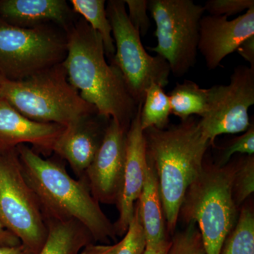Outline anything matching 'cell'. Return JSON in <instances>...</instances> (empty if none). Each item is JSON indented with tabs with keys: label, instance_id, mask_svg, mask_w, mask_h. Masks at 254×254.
Returning <instances> with one entry per match:
<instances>
[{
	"label": "cell",
	"instance_id": "6da1fadb",
	"mask_svg": "<svg viewBox=\"0 0 254 254\" xmlns=\"http://www.w3.org/2000/svg\"><path fill=\"white\" fill-rule=\"evenodd\" d=\"M65 33L67 52L63 64L70 84L99 116L113 119L128 129L138 105L118 68L107 62L101 37L83 18Z\"/></svg>",
	"mask_w": 254,
	"mask_h": 254
},
{
	"label": "cell",
	"instance_id": "7a4b0ae2",
	"mask_svg": "<svg viewBox=\"0 0 254 254\" xmlns=\"http://www.w3.org/2000/svg\"><path fill=\"white\" fill-rule=\"evenodd\" d=\"M16 148L23 175L45 220H76L86 227L94 242L117 238L114 224L92 195L84 177L74 180L61 164L43 158L27 145Z\"/></svg>",
	"mask_w": 254,
	"mask_h": 254
},
{
	"label": "cell",
	"instance_id": "3957f363",
	"mask_svg": "<svg viewBox=\"0 0 254 254\" xmlns=\"http://www.w3.org/2000/svg\"><path fill=\"white\" fill-rule=\"evenodd\" d=\"M194 117L165 129L143 131L147 158L158 177L168 233L176 230L185 193L203 169L210 143Z\"/></svg>",
	"mask_w": 254,
	"mask_h": 254
},
{
	"label": "cell",
	"instance_id": "277c9868",
	"mask_svg": "<svg viewBox=\"0 0 254 254\" xmlns=\"http://www.w3.org/2000/svg\"><path fill=\"white\" fill-rule=\"evenodd\" d=\"M235 162L220 166L204 160L199 176L190 185L180 207L185 223L196 224L206 254H219L237 221L232 195Z\"/></svg>",
	"mask_w": 254,
	"mask_h": 254
},
{
	"label": "cell",
	"instance_id": "5b68a950",
	"mask_svg": "<svg viewBox=\"0 0 254 254\" xmlns=\"http://www.w3.org/2000/svg\"><path fill=\"white\" fill-rule=\"evenodd\" d=\"M0 98L33 121L66 127L88 115L98 114L68 81L63 63L22 81L4 78Z\"/></svg>",
	"mask_w": 254,
	"mask_h": 254
},
{
	"label": "cell",
	"instance_id": "8992f818",
	"mask_svg": "<svg viewBox=\"0 0 254 254\" xmlns=\"http://www.w3.org/2000/svg\"><path fill=\"white\" fill-rule=\"evenodd\" d=\"M148 10L158 43L148 50L166 60L174 76L182 77L196 63L204 7L192 0H148Z\"/></svg>",
	"mask_w": 254,
	"mask_h": 254
},
{
	"label": "cell",
	"instance_id": "52a82bcc",
	"mask_svg": "<svg viewBox=\"0 0 254 254\" xmlns=\"http://www.w3.org/2000/svg\"><path fill=\"white\" fill-rule=\"evenodd\" d=\"M66 38L50 24L24 28L0 19V74L22 81L63 63Z\"/></svg>",
	"mask_w": 254,
	"mask_h": 254
},
{
	"label": "cell",
	"instance_id": "ba28073f",
	"mask_svg": "<svg viewBox=\"0 0 254 254\" xmlns=\"http://www.w3.org/2000/svg\"><path fill=\"white\" fill-rule=\"evenodd\" d=\"M106 11L115 47L111 63L118 68L130 95L140 104L150 85L155 83L162 88L168 85L170 66L159 55L151 56L147 53L139 32L128 18L124 0H110Z\"/></svg>",
	"mask_w": 254,
	"mask_h": 254
},
{
	"label": "cell",
	"instance_id": "9c48e42d",
	"mask_svg": "<svg viewBox=\"0 0 254 254\" xmlns=\"http://www.w3.org/2000/svg\"><path fill=\"white\" fill-rule=\"evenodd\" d=\"M0 221L21 245L39 253L48 226L23 175L16 148L0 153Z\"/></svg>",
	"mask_w": 254,
	"mask_h": 254
},
{
	"label": "cell",
	"instance_id": "30bf717a",
	"mask_svg": "<svg viewBox=\"0 0 254 254\" xmlns=\"http://www.w3.org/2000/svg\"><path fill=\"white\" fill-rule=\"evenodd\" d=\"M208 108L198 124L210 145L222 134L244 133L252 123L249 110L254 105V68L240 65L228 85L208 88Z\"/></svg>",
	"mask_w": 254,
	"mask_h": 254
},
{
	"label": "cell",
	"instance_id": "8fae6325",
	"mask_svg": "<svg viewBox=\"0 0 254 254\" xmlns=\"http://www.w3.org/2000/svg\"><path fill=\"white\" fill-rule=\"evenodd\" d=\"M127 130L110 119L103 141L83 176L92 195L99 203L118 202L123 186Z\"/></svg>",
	"mask_w": 254,
	"mask_h": 254
},
{
	"label": "cell",
	"instance_id": "7c38bea8",
	"mask_svg": "<svg viewBox=\"0 0 254 254\" xmlns=\"http://www.w3.org/2000/svg\"><path fill=\"white\" fill-rule=\"evenodd\" d=\"M141 106L142 103L138 104L136 115L127 131L123 186L116 203L119 218L114 224L117 236H123L128 230L146 175L148 163L145 139L141 125Z\"/></svg>",
	"mask_w": 254,
	"mask_h": 254
},
{
	"label": "cell",
	"instance_id": "4fadbf2b",
	"mask_svg": "<svg viewBox=\"0 0 254 254\" xmlns=\"http://www.w3.org/2000/svg\"><path fill=\"white\" fill-rule=\"evenodd\" d=\"M254 36V6L232 20L226 16L206 15L200 21L198 51L208 69H215L227 55Z\"/></svg>",
	"mask_w": 254,
	"mask_h": 254
},
{
	"label": "cell",
	"instance_id": "5bb4252c",
	"mask_svg": "<svg viewBox=\"0 0 254 254\" xmlns=\"http://www.w3.org/2000/svg\"><path fill=\"white\" fill-rule=\"evenodd\" d=\"M55 123L33 121L0 98V153L31 144L38 154L49 155L65 128Z\"/></svg>",
	"mask_w": 254,
	"mask_h": 254
},
{
	"label": "cell",
	"instance_id": "9a60e30c",
	"mask_svg": "<svg viewBox=\"0 0 254 254\" xmlns=\"http://www.w3.org/2000/svg\"><path fill=\"white\" fill-rule=\"evenodd\" d=\"M104 120L98 114L80 118L65 127L55 143L53 152L66 160L80 178L84 176L103 141L108 124L104 126Z\"/></svg>",
	"mask_w": 254,
	"mask_h": 254
},
{
	"label": "cell",
	"instance_id": "2e32d148",
	"mask_svg": "<svg viewBox=\"0 0 254 254\" xmlns=\"http://www.w3.org/2000/svg\"><path fill=\"white\" fill-rule=\"evenodd\" d=\"M73 14L65 0H0V19L20 28L53 23L66 31L73 24Z\"/></svg>",
	"mask_w": 254,
	"mask_h": 254
},
{
	"label": "cell",
	"instance_id": "e0dca14e",
	"mask_svg": "<svg viewBox=\"0 0 254 254\" xmlns=\"http://www.w3.org/2000/svg\"><path fill=\"white\" fill-rule=\"evenodd\" d=\"M144 185L137 200L138 215L144 231L146 246L155 247L168 240L158 177L153 164L147 158Z\"/></svg>",
	"mask_w": 254,
	"mask_h": 254
},
{
	"label": "cell",
	"instance_id": "ac0fdd59",
	"mask_svg": "<svg viewBox=\"0 0 254 254\" xmlns=\"http://www.w3.org/2000/svg\"><path fill=\"white\" fill-rule=\"evenodd\" d=\"M48 236L38 254H80L94 243L88 230L74 220H46Z\"/></svg>",
	"mask_w": 254,
	"mask_h": 254
},
{
	"label": "cell",
	"instance_id": "d6986e66",
	"mask_svg": "<svg viewBox=\"0 0 254 254\" xmlns=\"http://www.w3.org/2000/svg\"><path fill=\"white\" fill-rule=\"evenodd\" d=\"M171 114L185 121L190 117L203 118L208 111L209 90L200 88L194 81L177 83L168 95Z\"/></svg>",
	"mask_w": 254,
	"mask_h": 254
},
{
	"label": "cell",
	"instance_id": "ffe728a7",
	"mask_svg": "<svg viewBox=\"0 0 254 254\" xmlns=\"http://www.w3.org/2000/svg\"><path fill=\"white\" fill-rule=\"evenodd\" d=\"M70 4L73 12L81 15L101 37L105 55L111 61L115 56V47L105 0H71Z\"/></svg>",
	"mask_w": 254,
	"mask_h": 254
},
{
	"label": "cell",
	"instance_id": "44dd1931",
	"mask_svg": "<svg viewBox=\"0 0 254 254\" xmlns=\"http://www.w3.org/2000/svg\"><path fill=\"white\" fill-rule=\"evenodd\" d=\"M171 107L168 95L163 88L153 83L145 93L141 110L142 129L155 128L165 129L170 123Z\"/></svg>",
	"mask_w": 254,
	"mask_h": 254
},
{
	"label": "cell",
	"instance_id": "7402d4cb",
	"mask_svg": "<svg viewBox=\"0 0 254 254\" xmlns=\"http://www.w3.org/2000/svg\"><path fill=\"white\" fill-rule=\"evenodd\" d=\"M219 254H254V214L252 208H242L236 225L225 239Z\"/></svg>",
	"mask_w": 254,
	"mask_h": 254
},
{
	"label": "cell",
	"instance_id": "603a6c76",
	"mask_svg": "<svg viewBox=\"0 0 254 254\" xmlns=\"http://www.w3.org/2000/svg\"><path fill=\"white\" fill-rule=\"evenodd\" d=\"M254 191V157L244 155L235 162L232 182V195L237 207L245 201Z\"/></svg>",
	"mask_w": 254,
	"mask_h": 254
},
{
	"label": "cell",
	"instance_id": "cb8c5ba5",
	"mask_svg": "<svg viewBox=\"0 0 254 254\" xmlns=\"http://www.w3.org/2000/svg\"><path fill=\"white\" fill-rule=\"evenodd\" d=\"M167 254H206L196 224H187L186 228L175 232Z\"/></svg>",
	"mask_w": 254,
	"mask_h": 254
},
{
	"label": "cell",
	"instance_id": "d4e9b609",
	"mask_svg": "<svg viewBox=\"0 0 254 254\" xmlns=\"http://www.w3.org/2000/svg\"><path fill=\"white\" fill-rule=\"evenodd\" d=\"M145 247L146 240L136 203L133 218L125 237L120 242L116 254H143Z\"/></svg>",
	"mask_w": 254,
	"mask_h": 254
},
{
	"label": "cell",
	"instance_id": "484cf974",
	"mask_svg": "<svg viewBox=\"0 0 254 254\" xmlns=\"http://www.w3.org/2000/svg\"><path fill=\"white\" fill-rule=\"evenodd\" d=\"M240 153L244 155H254V126L252 123L250 128L243 134L235 137L220 151L218 165L220 166L227 165L232 155Z\"/></svg>",
	"mask_w": 254,
	"mask_h": 254
},
{
	"label": "cell",
	"instance_id": "4316f807",
	"mask_svg": "<svg viewBox=\"0 0 254 254\" xmlns=\"http://www.w3.org/2000/svg\"><path fill=\"white\" fill-rule=\"evenodd\" d=\"M254 6V0H209L203 7L213 16H226L239 14Z\"/></svg>",
	"mask_w": 254,
	"mask_h": 254
},
{
	"label": "cell",
	"instance_id": "83f0119b",
	"mask_svg": "<svg viewBox=\"0 0 254 254\" xmlns=\"http://www.w3.org/2000/svg\"><path fill=\"white\" fill-rule=\"evenodd\" d=\"M128 8V16L133 27L145 36L150 27V21L147 11L148 0H124Z\"/></svg>",
	"mask_w": 254,
	"mask_h": 254
},
{
	"label": "cell",
	"instance_id": "f1b7e54d",
	"mask_svg": "<svg viewBox=\"0 0 254 254\" xmlns=\"http://www.w3.org/2000/svg\"><path fill=\"white\" fill-rule=\"evenodd\" d=\"M120 242L115 245H95L94 243L87 245L80 254H116Z\"/></svg>",
	"mask_w": 254,
	"mask_h": 254
},
{
	"label": "cell",
	"instance_id": "f546056e",
	"mask_svg": "<svg viewBox=\"0 0 254 254\" xmlns=\"http://www.w3.org/2000/svg\"><path fill=\"white\" fill-rule=\"evenodd\" d=\"M237 51L246 61L250 63V67L254 68V36L243 42L237 48Z\"/></svg>",
	"mask_w": 254,
	"mask_h": 254
},
{
	"label": "cell",
	"instance_id": "4dcf8cb0",
	"mask_svg": "<svg viewBox=\"0 0 254 254\" xmlns=\"http://www.w3.org/2000/svg\"><path fill=\"white\" fill-rule=\"evenodd\" d=\"M21 245L19 240L0 221V247H16Z\"/></svg>",
	"mask_w": 254,
	"mask_h": 254
},
{
	"label": "cell",
	"instance_id": "1f68e13d",
	"mask_svg": "<svg viewBox=\"0 0 254 254\" xmlns=\"http://www.w3.org/2000/svg\"><path fill=\"white\" fill-rule=\"evenodd\" d=\"M0 254H36L25 246L20 245L16 247H0Z\"/></svg>",
	"mask_w": 254,
	"mask_h": 254
},
{
	"label": "cell",
	"instance_id": "d6a6232c",
	"mask_svg": "<svg viewBox=\"0 0 254 254\" xmlns=\"http://www.w3.org/2000/svg\"><path fill=\"white\" fill-rule=\"evenodd\" d=\"M171 240H165L163 243L155 247H148L146 246L144 254H167L170 248Z\"/></svg>",
	"mask_w": 254,
	"mask_h": 254
},
{
	"label": "cell",
	"instance_id": "836d02e7",
	"mask_svg": "<svg viewBox=\"0 0 254 254\" xmlns=\"http://www.w3.org/2000/svg\"><path fill=\"white\" fill-rule=\"evenodd\" d=\"M3 80H4V77L0 74V86H1V83H2Z\"/></svg>",
	"mask_w": 254,
	"mask_h": 254
}]
</instances>
